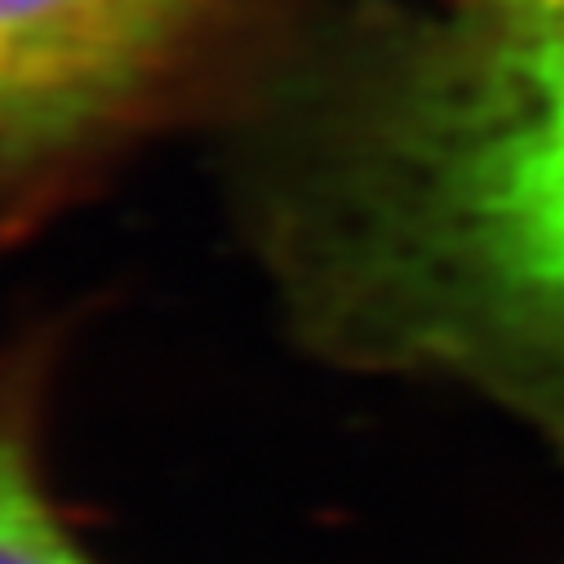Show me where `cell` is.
Here are the masks:
<instances>
[{
	"label": "cell",
	"mask_w": 564,
	"mask_h": 564,
	"mask_svg": "<svg viewBox=\"0 0 564 564\" xmlns=\"http://www.w3.org/2000/svg\"><path fill=\"white\" fill-rule=\"evenodd\" d=\"M0 564H102L54 494L32 369L0 373Z\"/></svg>",
	"instance_id": "3957f363"
},
{
	"label": "cell",
	"mask_w": 564,
	"mask_h": 564,
	"mask_svg": "<svg viewBox=\"0 0 564 564\" xmlns=\"http://www.w3.org/2000/svg\"><path fill=\"white\" fill-rule=\"evenodd\" d=\"M214 0H0V170L120 107Z\"/></svg>",
	"instance_id": "7a4b0ae2"
},
{
	"label": "cell",
	"mask_w": 564,
	"mask_h": 564,
	"mask_svg": "<svg viewBox=\"0 0 564 564\" xmlns=\"http://www.w3.org/2000/svg\"><path fill=\"white\" fill-rule=\"evenodd\" d=\"M321 343L564 454V0H432L347 67L294 183Z\"/></svg>",
	"instance_id": "6da1fadb"
}]
</instances>
